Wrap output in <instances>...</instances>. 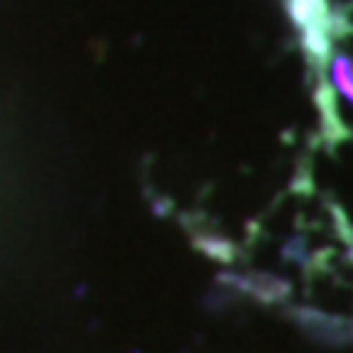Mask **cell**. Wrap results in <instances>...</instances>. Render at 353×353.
<instances>
[{
  "label": "cell",
  "instance_id": "obj_1",
  "mask_svg": "<svg viewBox=\"0 0 353 353\" xmlns=\"http://www.w3.org/2000/svg\"><path fill=\"white\" fill-rule=\"evenodd\" d=\"M291 7H294V17L304 23V33H307L311 50H321V33H324V3H321V0H291Z\"/></svg>",
  "mask_w": 353,
  "mask_h": 353
}]
</instances>
